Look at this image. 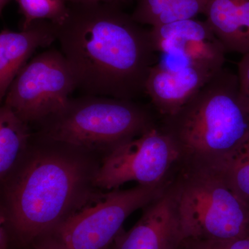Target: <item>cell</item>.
<instances>
[{
  "instance_id": "obj_10",
  "label": "cell",
  "mask_w": 249,
  "mask_h": 249,
  "mask_svg": "<svg viewBox=\"0 0 249 249\" xmlns=\"http://www.w3.org/2000/svg\"><path fill=\"white\" fill-rule=\"evenodd\" d=\"M142 209L138 222L128 231L121 232L111 249H180L183 240L174 178Z\"/></svg>"
},
{
  "instance_id": "obj_1",
  "label": "cell",
  "mask_w": 249,
  "mask_h": 249,
  "mask_svg": "<svg viewBox=\"0 0 249 249\" xmlns=\"http://www.w3.org/2000/svg\"><path fill=\"white\" fill-rule=\"evenodd\" d=\"M96 155L32 134L27 153L1 183V221L16 247L52 233L97 194Z\"/></svg>"
},
{
  "instance_id": "obj_9",
  "label": "cell",
  "mask_w": 249,
  "mask_h": 249,
  "mask_svg": "<svg viewBox=\"0 0 249 249\" xmlns=\"http://www.w3.org/2000/svg\"><path fill=\"white\" fill-rule=\"evenodd\" d=\"M157 65L169 70L198 67L218 71L224 67L227 50L204 21L185 19L152 27Z\"/></svg>"
},
{
  "instance_id": "obj_12",
  "label": "cell",
  "mask_w": 249,
  "mask_h": 249,
  "mask_svg": "<svg viewBox=\"0 0 249 249\" xmlns=\"http://www.w3.org/2000/svg\"><path fill=\"white\" fill-rule=\"evenodd\" d=\"M57 40L55 24L48 20H36L19 32L9 29L0 34V98L28 60L39 47H47Z\"/></svg>"
},
{
  "instance_id": "obj_11",
  "label": "cell",
  "mask_w": 249,
  "mask_h": 249,
  "mask_svg": "<svg viewBox=\"0 0 249 249\" xmlns=\"http://www.w3.org/2000/svg\"><path fill=\"white\" fill-rule=\"evenodd\" d=\"M218 71L198 67L169 70L156 64L149 73L145 93L160 115L163 117L172 115L179 110Z\"/></svg>"
},
{
  "instance_id": "obj_14",
  "label": "cell",
  "mask_w": 249,
  "mask_h": 249,
  "mask_svg": "<svg viewBox=\"0 0 249 249\" xmlns=\"http://www.w3.org/2000/svg\"><path fill=\"white\" fill-rule=\"evenodd\" d=\"M32 134L29 124L3 105L0 109V179L4 182L27 153Z\"/></svg>"
},
{
  "instance_id": "obj_19",
  "label": "cell",
  "mask_w": 249,
  "mask_h": 249,
  "mask_svg": "<svg viewBox=\"0 0 249 249\" xmlns=\"http://www.w3.org/2000/svg\"><path fill=\"white\" fill-rule=\"evenodd\" d=\"M239 82L241 94L249 105V53L242 56L238 64Z\"/></svg>"
},
{
  "instance_id": "obj_2",
  "label": "cell",
  "mask_w": 249,
  "mask_h": 249,
  "mask_svg": "<svg viewBox=\"0 0 249 249\" xmlns=\"http://www.w3.org/2000/svg\"><path fill=\"white\" fill-rule=\"evenodd\" d=\"M118 3L70 4L66 19L55 25L61 52L88 95L133 101L159 55L150 30Z\"/></svg>"
},
{
  "instance_id": "obj_8",
  "label": "cell",
  "mask_w": 249,
  "mask_h": 249,
  "mask_svg": "<svg viewBox=\"0 0 249 249\" xmlns=\"http://www.w3.org/2000/svg\"><path fill=\"white\" fill-rule=\"evenodd\" d=\"M78 88L76 76L61 52L50 49L27 62L5 96L9 106L27 124H38L60 111Z\"/></svg>"
},
{
  "instance_id": "obj_3",
  "label": "cell",
  "mask_w": 249,
  "mask_h": 249,
  "mask_svg": "<svg viewBox=\"0 0 249 249\" xmlns=\"http://www.w3.org/2000/svg\"><path fill=\"white\" fill-rule=\"evenodd\" d=\"M160 128L178 149V169L222 173L249 139V105L237 75L223 67Z\"/></svg>"
},
{
  "instance_id": "obj_6",
  "label": "cell",
  "mask_w": 249,
  "mask_h": 249,
  "mask_svg": "<svg viewBox=\"0 0 249 249\" xmlns=\"http://www.w3.org/2000/svg\"><path fill=\"white\" fill-rule=\"evenodd\" d=\"M171 181L98 192L84 207L45 237L65 249H111L127 218L160 196Z\"/></svg>"
},
{
  "instance_id": "obj_15",
  "label": "cell",
  "mask_w": 249,
  "mask_h": 249,
  "mask_svg": "<svg viewBox=\"0 0 249 249\" xmlns=\"http://www.w3.org/2000/svg\"><path fill=\"white\" fill-rule=\"evenodd\" d=\"M132 18L152 27L194 19L204 14L209 0H137Z\"/></svg>"
},
{
  "instance_id": "obj_16",
  "label": "cell",
  "mask_w": 249,
  "mask_h": 249,
  "mask_svg": "<svg viewBox=\"0 0 249 249\" xmlns=\"http://www.w3.org/2000/svg\"><path fill=\"white\" fill-rule=\"evenodd\" d=\"M23 16L22 29L36 20H48L55 25L66 19L69 6L66 0H17Z\"/></svg>"
},
{
  "instance_id": "obj_18",
  "label": "cell",
  "mask_w": 249,
  "mask_h": 249,
  "mask_svg": "<svg viewBox=\"0 0 249 249\" xmlns=\"http://www.w3.org/2000/svg\"><path fill=\"white\" fill-rule=\"evenodd\" d=\"M181 249H249V234L227 240H183Z\"/></svg>"
},
{
  "instance_id": "obj_5",
  "label": "cell",
  "mask_w": 249,
  "mask_h": 249,
  "mask_svg": "<svg viewBox=\"0 0 249 249\" xmlns=\"http://www.w3.org/2000/svg\"><path fill=\"white\" fill-rule=\"evenodd\" d=\"M182 240H227L249 234V205L222 173L179 169L174 178Z\"/></svg>"
},
{
  "instance_id": "obj_17",
  "label": "cell",
  "mask_w": 249,
  "mask_h": 249,
  "mask_svg": "<svg viewBox=\"0 0 249 249\" xmlns=\"http://www.w3.org/2000/svg\"><path fill=\"white\" fill-rule=\"evenodd\" d=\"M221 173L249 205V139L232 156Z\"/></svg>"
},
{
  "instance_id": "obj_23",
  "label": "cell",
  "mask_w": 249,
  "mask_h": 249,
  "mask_svg": "<svg viewBox=\"0 0 249 249\" xmlns=\"http://www.w3.org/2000/svg\"><path fill=\"white\" fill-rule=\"evenodd\" d=\"M180 249H181V247H180Z\"/></svg>"
},
{
  "instance_id": "obj_21",
  "label": "cell",
  "mask_w": 249,
  "mask_h": 249,
  "mask_svg": "<svg viewBox=\"0 0 249 249\" xmlns=\"http://www.w3.org/2000/svg\"><path fill=\"white\" fill-rule=\"evenodd\" d=\"M70 4H92V3L107 2L118 3L125 2L127 0H66Z\"/></svg>"
},
{
  "instance_id": "obj_7",
  "label": "cell",
  "mask_w": 249,
  "mask_h": 249,
  "mask_svg": "<svg viewBox=\"0 0 249 249\" xmlns=\"http://www.w3.org/2000/svg\"><path fill=\"white\" fill-rule=\"evenodd\" d=\"M179 161L176 144L156 125L103 156L93 183L97 189L108 191L129 181L162 184L173 179L172 172L178 168Z\"/></svg>"
},
{
  "instance_id": "obj_4",
  "label": "cell",
  "mask_w": 249,
  "mask_h": 249,
  "mask_svg": "<svg viewBox=\"0 0 249 249\" xmlns=\"http://www.w3.org/2000/svg\"><path fill=\"white\" fill-rule=\"evenodd\" d=\"M37 124L52 140L103 155L156 126L151 111L133 101L91 95L69 100Z\"/></svg>"
},
{
  "instance_id": "obj_22",
  "label": "cell",
  "mask_w": 249,
  "mask_h": 249,
  "mask_svg": "<svg viewBox=\"0 0 249 249\" xmlns=\"http://www.w3.org/2000/svg\"><path fill=\"white\" fill-rule=\"evenodd\" d=\"M10 1H11V0H0V10H1V12L5 7V6H6Z\"/></svg>"
},
{
  "instance_id": "obj_20",
  "label": "cell",
  "mask_w": 249,
  "mask_h": 249,
  "mask_svg": "<svg viewBox=\"0 0 249 249\" xmlns=\"http://www.w3.org/2000/svg\"><path fill=\"white\" fill-rule=\"evenodd\" d=\"M27 249H65L49 237H43L35 241Z\"/></svg>"
},
{
  "instance_id": "obj_13",
  "label": "cell",
  "mask_w": 249,
  "mask_h": 249,
  "mask_svg": "<svg viewBox=\"0 0 249 249\" xmlns=\"http://www.w3.org/2000/svg\"><path fill=\"white\" fill-rule=\"evenodd\" d=\"M204 15L227 52L249 53V0H209Z\"/></svg>"
}]
</instances>
